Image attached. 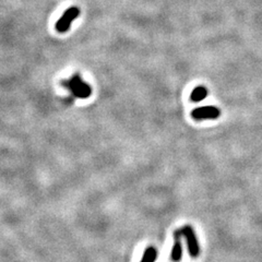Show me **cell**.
Listing matches in <instances>:
<instances>
[{
    "mask_svg": "<svg viewBox=\"0 0 262 262\" xmlns=\"http://www.w3.org/2000/svg\"><path fill=\"white\" fill-rule=\"evenodd\" d=\"M209 94V91L206 87L203 85H199V87H196L190 94V100L195 103H199V102L206 100L207 96Z\"/></svg>",
    "mask_w": 262,
    "mask_h": 262,
    "instance_id": "6",
    "label": "cell"
},
{
    "mask_svg": "<svg viewBox=\"0 0 262 262\" xmlns=\"http://www.w3.org/2000/svg\"><path fill=\"white\" fill-rule=\"evenodd\" d=\"M61 84L63 85V88L70 91L71 94L78 99H89L92 94L91 85L84 82L80 74H74L71 78L63 80Z\"/></svg>",
    "mask_w": 262,
    "mask_h": 262,
    "instance_id": "1",
    "label": "cell"
},
{
    "mask_svg": "<svg viewBox=\"0 0 262 262\" xmlns=\"http://www.w3.org/2000/svg\"><path fill=\"white\" fill-rule=\"evenodd\" d=\"M221 116V109L215 106H202L191 111V117L195 120L217 119Z\"/></svg>",
    "mask_w": 262,
    "mask_h": 262,
    "instance_id": "4",
    "label": "cell"
},
{
    "mask_svg": "<svg viewBox=\"0 0 262 262\" xmlns=\"http://www.w3.org/2000/svg\"><path fill=\"white\" fill-rule=\"evenodd\" d=\"M183 237L181 235L180 228L176 229L174 232V245L172 248V253H170V260L173 262H178L183 258V244H181L180 238Z\"/></svg>",
    "mask_w": 262,
    "mask_h": 262,
    "instance_id": "5",
    "label": "cell"
},
{
    "mask_svg": "<svg viewBox=\"0 0 262 262\" xmlns=\"http://www.w3.org/2000/svg\"><path fill=\"white\" fill-rule=\"evenodd\" d=\"M158 257V253L157 248L154 247H148L144 251L143 257L140 262H155V260L157 259Z\"/></svg>",
    "mask_w": 262,
    "mask_h": 262,
    "instance_id": "7",
    "label": "cell"
},
{
    "mask_svg": "<svg viewBox=\"0 0 262 262\" xmlns=\"http://www.w3.org/2000/svg\"><path fill=\"white\" fill-rule=\"evenodd\" d=\"M180 232H181V235H183V237H185L187 240V245H188V251H189L190 257H192V258H197V257L200 254V246H199V243H198L195 229L192 228L190 225H186L180 228Z\"/></svg>",
    "mask_w": 262,
    "mask_h": 262,
    "instance_id": "3",
    "label": "cell"
},
{
    "mask_svg": "<svg viewBox=\"0 0 262 262\" xmlns=\"http://www.w3.org/2000/svg\"><path fill=\"white\" fill-rule=\"evenodd\" d=\"M80 15V9L78 7H70L67 9L61 18L57 21L56 31L58 33H66L69 31L72 22Z\"/></svg>",
    "mask_w": 262,
    "mask_h": 262,
    "instance_id": "2",
    "label": "cell"
}]
</instances>
